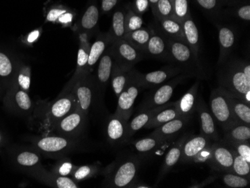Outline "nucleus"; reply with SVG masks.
I'll list each match as a JSON object with an SVG mask.
<instances>
[{"label": "nucleus", "mask_w": 250, "mask_h": 188, "mask_svg": "<svg viewBox=\"0 0 250 188\" xmlns=\"http://www.w3.org/2000/svg\"><path fill=\"white\" fill-rule=\"evenodd\" d=\"M140 160L135 154L120 155L109 164L102 174L104 176V186L106 188H132L138 179Z\"/></svg>", "instance_id": "nucleus-1"}, {"label": "nucleus", "mask_w": 250, "mask_h": 188, "mask_svg": "<svg viewBox=\"0 0 250 188\" xmlns=\"http://www.w3.org/2000/svg\"><path fill=\"white\" fill-rule=\"evenodd\" d=\"M246 61L247 60L230 59L229 57L218 66L217 73L219 87L243 102L246 94L250 92V80L246 77L244 72Z\"/></svg>", "instance_id": "nucleus-2"}, {"label": "nucleus", "mask_w": 250, "mask_h": 188, "mask_svg": "<svg viewBox=\"0 0 250 188\" xmlns=\"http://www.w3.org/2000/svg\"><path fill=\"white\" fill-rule=\"evenodd\" d=\"M32 143L42 155L53 159H59L71 153L85 150V144L81 141V137L48 134L34 137Z\"/></svg>", "instance_id": "nucleus-3"}, {"label": "nucleus", "mask_w": 250, "mask_h": 188, "mask_svg": "<svg viewBox=\"0 0 250 188\" xmlns=\"http://www.w3.org/2000/svg\"><path fill=\"white\" fill-rule=\"evenodd\" d=\"M169 57L171 64H175L182 69L185 74L199 79L205 77L203 68L199 57L196 56L186 42L175 39H168Z\"/></svg>", "instance_id": "nucleus-4"}, {"label": "nucleus", "mask_w": 250, "mask_h": 188, "mask_svg": "<svg viewBox=\"0 0 250 188\" xmlns=\"http://www.w3.org/2000/svg\"><path fill=\"white\" fill-rule=\"evenodd\" d=\"M77 109V100L73 92L58 96L45 110L43 127L50 134L54 126L64 116Z\"/></svg>", "instance_id": "nucleus-5"}, {"label": "nucleus", "mask_w": 250, "mask_h": 188, "mask_svg": "<svg viewBox=\"0 0 250 188\" xmlns=\"http://www.w3.org/2000/svg\"><path fill=\"white\" fill-rule=\"evenodd\" d=\"M73 93L77 100V109L88 116L95 101L98 103V92L92 74L81 77L73 86Z\"/></svg>", "instance_id": "nucleus-6"}, {"label": "nucleus", "mask_w": 250, "mask_h": 188, "mask_svg": "<svg viewBox=\"0 0 250 188\" xmlns=\"http://www.w3.org/2000/svg\"><path fill=\"white\" fill-rule=\"evenodd\" d=\"M210 108L212 116L223 130L237 123L233 116L227 94L223 88L218 86L211 91Z\"/></svg>", "instance_id": "nucleus-7"}, {"label": "nucleus", "mask_w": 250, "mask_h": 188, "mask_svg": "<svg viewBox=\"0 0 250 188\" xmlns=\"http://www.w3.org/2000/svg\"><path fill=\"white\" fill-rule=\"evenodd\" d=\"M190 75L187 74H180L176 77L157 87V89L153 91L147 98L143 101L139 107V112L144 111L146 109H152L157 106H162L169 102L177 85L183 83L185 80L190 78Z\"/></svg>", "instance_id": "nucleus-8"}, {"label": "nucleus", "mask_w": 250, "mask_h": 188, "mask_svg": "<svg viewBox=\"0 0 250 188\" xmlns=\"http://www.w3.org/2000/svg\"><path fill=\"white\" fill-rule=\"evenodd\" d=\"M88 116L76 109L64 116L53 127L50 134L65 137H81L88 124Z\"/></svg>", "instance_id": "nucleus-9"}, {"label": "nucleus", "mask_w": 250, "mask_h": 188, "mask_svg": "<svg viewBox=\"0 0 250 188\" xmlns=\"http://www.w3.org/2000/svg\"><path fill=\"white\" fill-rule=\"evenodd\" d=\"M138 72L139 71H136L134 77L126 85L123 91L117 98L118 105L115 114L127 123L130 120V116L133 113L135 101L140 92L144 89L137 79Z\"/></svg>", "instance_id": "nucleus-10"}, {"label": "nucleus", "mask_w": 250, "mask_h": 188, "mask_svg": "<svg viewBox=\"0 0 250 188\" xmlns=\"http://www.w3.org/2000/svg\"><path fill=\"white\" fill-rule=\"evenodd\" d=\"M115 64L116 61L110 43L100 59L97 67L96 74L93 75L100 102L102 100L104 94L111 81V77Z\"/></svg>", "instance_id": "nucleus-11"}, {"label": "nucleus", "mask_w": 250, "mask_h": 188, "mask_svg": "<svg viewBox=\"0 0 250 188\" xmlns=\"http://www.w3.org/2000/svg\"><path fill=\"white\" fill-rule=\"evenodd\" d=\"M116 64L121 67L133 68V66L143 60L145 54L125 39L111 43Z\"/></svg>", "instance_id": "nucleus-12"}, {"label": "nucleus", "mask_w": 250, "mask_h": 188, "mask_svg": "<svg viewBox=\"0 0 250 188\" xmlns=\"http://www.w3.org/2000/svg\"><path fill=\"white\" fill-rule=\"evenodd\" d=\"M210 161L208 165L217 172H231L236 153L220 140L211 143Z\"/></svg>", "instance_id": "nucleus-13"}, {"label": "nucleus", "mask_w": 250, "mask_h": 188, "mask_svg": "<svg viewBox=\"0 0 250 188\" xmlns=\"http://www.w3.org/2000/svg\"><path fill=\"white\" fill-rule=\"evenodd\" d=\"M183 71L180 67L175 64H171L170 65L165 66L161 69L146 73V74L138 72L137 79L144 89L156 88L173 77H176L178 74H183Z\"/></svg>", "instance_id": "nucleus-14"}, {"label": "nucleus", "mask_w": 250, "mask_h": 188, "mask_svg": "<svg viewBox=\"0 0 250 188\" xmlns=\"http://www.w3.org/2000/svg\"><path fill=\"white\" fill-rule=\"evenodd\" d=\"M151 37L146 46L145 56L163 62H170L168 39L154 24L150 26Z\"/></svg>", "instance_id": "nucleus-15"}, {"label": "nucleus", "mask_w": 250, "mask_h": 188, "mask_svg": "<svg viewBox=\"0 0 250 188\" xmlns=\"http://www.w3.org/2000/svg\"><path fill=\"white\" fill-rule=\"evenodd\" d=\"M90 47L91 44L88 42V35L82 32L80 35V46H79L78 53H77V67H76L75 72L69 82L66 84L59 96L71 92L76 82L81 77L87 75L85 70H86L87 63H88Z\"/></svg>", "instance_id": "nucleus-16"}, {"label": "nucleus", "mask_w": 250, "mask_h": 188, "mask_svg": "<svg viewBox=\"0 0 250 188\" xmlns=\"http://www.w3.org/2000/svg\"><path fill=\"white\" fill-rule=\"evenodd\" d=\"M106 140L112 146H120L127 143V122L116 114L109 116L106 122Z\"/></svg>", "instance_id": "nucleus-17"}, {"label": "nucleus", "mask_w": 250, "mask_h": 188, "mask_svg": "<svg viewBox=\"0 0 250 188\" xmlns=\"http://www.w3.org/2000/svg\"><path fill=\"white\" fill-rule=\"evenodd\" d=\"M30 174L40 181L43 185L54 188H79L78 183L68 176H62L54 172H49L41 166L39 167L30 171Z\"/></svg>", "instance_id": "nucleus-18"}, {"label": "nucleus", "mask_w": 250, "mask_h": 188, "mask_svg": "<svg viewBox=\"0 0 250 188\" xmlns=\"http://www.w3.org/2000/svg\"><path fill=\"white\" fill-rule=\"evenodd\" d=\"M196 111H197L199 114L200 121L201 135L206 137L211 141H219L220 139L214 118L201 98L198 100Z\"/></svg>", "instance_id": "nucleus-19"}, {"label": "nucleus", "mask_w": 250, "mask_h": 188, "mask_svg": "<svg viewBox=\"0 0 250 188\" xmlns=\"http://www.w3.org/2000/svg\"><path fill=\"white\" fill-rule=\"evenodd\" d=\"M218 37L220 54L217 65L220 66L229 58L235 47L237 40L236 30L231 26L220 25L218 26Z\"/></svg>", "instance_id": "nucleus-20"}, {"label": "nucleus", "mask_w": 250, "mask_h": 188, "mask_svg": "<svg viewBox=\"0 0 250 188\" xmlns=\"http://www.w3.org/2000/svg\"><path fill=\"white\" fill-rule=\"evenodd\" d=\"M212 141L204 136H191L184 143L182 147L180 163L181 164H189L191 160L200 152L202 150L211 145Z\"/></svg>", "instance_id": "nucleus-21"}, {"label": "nucleus", "mask_w": 250, "mask_h": 188, "mask_svg": "<svg viewBox=\"0 0 250 188\" xmlns=\"http://www.w3.org/2000/svg\"><path fill=\"white\" fill-rule=\"evenodd\" d=\"M199 81H196L186 94L175 102V109L181 117L191 119L196 111L198 103V92H199Z\"/></svg>", "instance_id": "nucleus-22"}, {"label": "nucleus", "mask_w": 250, "mask_h": 188, "mask_svg": "<svg viewBox=\"0 0 250 188\" xmlns=\"http://www.w3.org/2000/svg\"><path fill=\"white\" fill-rule=\"evenodd\" d=\"M174 104H175V102H168L162 106L140 112L139 114L136 115L131 121L127 123V138L128 140H130L136 132L145 127V126L149 123L151 119L159 112H161L165 108L173 106Z\"/></svg>", "instance_id": "nucleus-23"}, {"label": "nucleus", "mask_w": 250, "mask_h": 188, "mask_svg": "<svg viewBox=\"0 0 250 188\" xmlns=\"http://www.w3.org/2000/svg\"><path fill=\"white\" fill-rule=\"evenodd\" d=\"M189 135L185 134L182 136L178 142L175 143V145L170 148L169 151L166 155L164 164L161 167V170L159 172L158 176L157 179V184L161 182L164 177L173 169L174 167L178 164L181 159V152H182V147L184 143L188 139Z\"/></svg>", "instance_id": "nucleus-24"}, {"label": "nucleus", "mask_w": 250, "mask_h": 188, "mask_svg": "<svg viewBox=\"0 0 250 188\" xmlns=\"http://www.w3.org/2000/svg\"><path fill=\"white\" fill-rule=\"evenodd\" d=\"M110 44L109 36L107 33H100L96 40L94 42L90 47L88 53V60L87 63L86 74H92L95 69V65L98 64L100 59Z\"/></svg>", "instance_id": "nucleus-25"}, {"label": "nucleus", "mask_w": 250, "mask_h": 188, "mask_svg": "<svg viewBox=\"0 0 250 188\" xmlns=\"http://www.w3.org/2000/svg\"><path fill=\"white\" fill-rule=\"evenodd\" d=\"M134 68H127L121 67L115 64L111 77V84L112 89L114 91L116 96L119 97L125 87L130 82V80L134 77L136 73Z\"/></svg>", "instance_id": "nucleus-26"}, {"label": "nucleus", "mask_w": 250, "mask_h": 188, "mask_svg": "<svg viewBox=\"0 0 250 188\" xmlns=\"http://www.w3.org/2000/svg\"><path fill=\"white\" fill-rule=\"evenodd\" d=\"M154 26L168 39H175L186 42L182 24L173 18L155 20Z\"/></svg>", "instance_id": "nucleus-27"}, {"label": "nucleus", "mask_w": 250, "mask_h": 188, "mask_svg": "<svg viewBox=\"0 0 250 188\" xmlns=\"http://www.w3.org/2000/svg\"><path fill=\"white\" fill-rule=\"evenodd\" d=\"M189 120L190 119L189 118L184 117L172 119L168 123L156 127V130L151 133V135L157 136L165 140H168L183 130Z\"/></svg>", "instance_id": "nucleus-28"}, {"label": "nucleus", "mask_w": 250, "mask_h": 188, "mask_svg": "<svg viewBox=\"0 0 250 188\" xmlns=\"http://www.w3.org/2000/svg\"><path fill=\"white\" fill-rule=\"evenodd\" d=\"M223 137L220 141L226 144L250 141V125L235 123L223 130Z\"/></svg>", "instance_id": "nucleus-29"}, {"label": "nucleus", "mask_w": 250, "mask_h": 188, "mask_svg": "<svg viewBox=\"0 0 250 188\" xmlns=\"http://www.w3.org/2000/svg\"><path fill=\"white\" fill-rule=\"evenodd\" d=\"M100 12L98 5L95 2H91L85 9L80 21V28L83 33L89 35L95 32L98 27Z\"/></svg>", "instance_id": "nucleus-30"}, {"label": "nucleus", "mask_w": 250, "mask_h": 188, "mask_svg": "<svg viewBox=\"0 0 250 188\" xmlns=\"http://www.w3.org/2000/svg\"><path fill=\"white\" fill-rule=\"evenodd\" d=\"M126 13L127 9H119L112 15V24L110 29L107 32L110 43L125 39V36L127 34L125 28Z\"/></svg>", "instance_id": "nucleus-31"}, {"label": "nucleus", "mask_w": 250, "mask_h": 188, "mask_svg": "<svg viewBox=\"0 0 250 188\" xmlns=\"http://www.w3.org/2000/svg\"><path fill=\"white\" fill-rule=\"evenodd\" d=\"M184 36H185V42L188 46L190 47L193 53L199 57L200 53V37H199V29L196 26V23L192 20V17L185 20L182 22Z\"/></svg>", "instance_id": "nucleus-32"}, {"label": "nucleus", "mask_w": 250, "mask_h": 188, "mask_svg": "<svg viewBox=\"0 0 250 188\" xmlns=\"http://www.w3.org/2000/svg\"><path fill=\"white\" fill-rule=\"evenodd\" d=\"M234 119L237 123L250 125V105L226 92Z\"/></svg>", "instance_id": "nucleus-33"}, {"label": "nucleus", "mask_w": 250, "mask_h": 188, "mask_svg": "<svg viewBox=\"0 0 250 188\" xmlns=\"http://www.w3.org/2000/svg\"><path fill=\"white\" fill-rule=\"evenodd\" d=\"M41 154L36 148L35 149L23 150L17 154L15 160L20 167L32 171L42 166Z\"/></svg>", "instance_id": "nucleus-34"}, {"label": "nucleus", "mask_w": 250, "mask_h": 188, "mask_svg": "<svg viewBox=\"0 0 250 188\" xmlns=\"http://www.w3.org/2000/svg\"><path fill=\"white\" fill-rule=\"evenodd\" d=\"M151 35V28H141L127 33L125 39L145 54L146 46L149 41Z\"/></svg>", "instance_id": "nucleus-35"}, {"label": "nucleus", "mask_w": 250, "mask_h": 188, "mask_svg": "<svg viewBox=\"0 0 250 188\" xmlns=\"http://www.w3.org/2000/svg\"><path fill=\"white\" fill-rule=\"evenodd\" d=\"M165 141H167V140L151 134L149 137L136 140L132 145H133V148L136 150V152L144 155V154H149L151 151H154L155 148H158Z\"/></svg>", "instance_id": "nucleus-36"}, {"label": "nucleus", "mask_w": 250, "mask_h": 188, "mask_svg": "<svg viewBox=\"0 0 250 188\" xmlns=\"http://www.w3.org/2000/svg\"><path fill=\"white\" fill-rule=\"evenodd\" d=\"M174 105L169 106V107L165 108L161 112H159L151 119L149 123L145 126V127L147 129L156 128V127L168 123L169 121L172 120V119L181 117Z\"/></svg>", "instance_id": "nucleus-37"}, {"label": "nucleus", "mask_w": 250, "mask_h": 188, "mask_svg": "<svg viewBox=\"0 0 250 188\" xmlns=\"http://www.w3.org/2000/svg\"><path fill=\"white\" fill-rule=\"evenodd\" d=\"M11 104L15 105L17 109L24 113H30L33 107V104L27 92L21 88H17L15 93L11 94L10 96Z\"/></svg>", "instance_id": "nucleus-38"}, {"label": "nucleus", "mask_w": 250, "mask_h": 188, "mask_svg": "<svg viewBox=\"0 0 250 188\" xmlns=\"http://www.w3.org/2000/svg\"><path fill=\"white\" fill-rule=\"evenodd\" d=\"M101 172V168L98 165H84L77 167L71 177L77 183L88 180L96 176Z\"/></svg>", "instance_id": "nucleus-39"}, {"label": "nucleus", "mask_w": 250, "mask_h": 188, "mask_svg": "<svg viewBox=\"0 0 250 188\" xmlns=\"http://www.w3.org/2000/svg\"><path fill=\"white\" fill-rule=\"evenodd\" d=\"M206 15L213 20H217L222 15V5L220 0H194Z\"/></svg>", "instance_id": "nucleus-40"}, {"label": "nucleus", "mask_w": 250, "mask_h": 188, "mask_svg": "<svg viewBox=\"0 0 250 188\" xmlns=\"http://www.w3.org/2000/svg\"><path fill=\"white\" fill-rule=\"evenodd\" d=\"M173 19L182 23L183 21L192 17L189 11L188 0H172Z\"/></svg>", "instance_id": "nucleus-41"}, {"label": "nucleus", "mask_w": 250, "mask_h": 188, "mask_svg": "<svg viewBox=\"0 0 250 188\" xmlns=\"http://www.w3.org/2000/svg\"><path fill=\"white\" fill-rule=\"evenodd\" d=\"M57 160L58 161L53 166L51 172H54L57 175H62V176H69V175L71 176L73 172L77 168V166L74 165L71 160L66 156Z\"/></svg>", "instance_id": "nucleus-42"}, {"label": "nucleus", "mask_w": 250, "mask_h": 188, "mask_svg": "<svg viewBox=\"0 0 250 188\" xmlns=\"http://www.w3.org/2000/svg\"><path fill=\"white\" fill-rule=\"evenodd\" d=\"M223 184L228 188H245L250 185V179L233 172H224L222 176Z\"/></svg>", "instance_id": "nucleus-43"}, {"label": "nucleus", "mask_w": 250, "mask_h": 188, "mask_svg": "<svg viewBox=\"0 0 250 188\" xmlns=\"http://www.w3.org/2000/svg\"><path fill=\"white\" fill-rule=\"evenodd\" d=\"M152 14L155 20L173 18L172 0H158Z\"/></svg>", "instance_id": "nucleus-44"}, {"label": "nucleus", "mask_w": 250, "mask_h": 188, "mask_svg": "<svg viewBox=\"0 0 250 188\" xmlns=\"http://www.w3.org/2000/svg\"><path fill=\"white\" fill-rule=\"evenodd\" d=\"M143 16L138 15L132 9L131 7H127V13L125 17V28L126 33L137 30L143 27ZM126 34V35H127Z\"/></svg>", "instance_id": "nucleus-45"}, {"label": "nucleus", "mask_w": 250, "mask_h": 188, "mask_svg": "<svg viewBox=\"0 0 250 188\" xmlns=\"http://www.w3.org/2000/svg\"><path fill=\"white\" fill-rule=\"evenodd\" d=\"M233 173L245 177L250 179V164L247 162L242 157L235 154L234 162H233L232 171Z\"/></svg>", "instance_id": "nucleus-46"}, {"label": "nucleus", "mask_w": 250, "mask_h": 188, "mask_svg": "<svg viewBox=\"0 0 250 188\" xmlns=\"http://www.w3.org/2000/svg\"><path fill=\"white\" fill-rule=\"evenodd\" d=\"M236 7L232 8L231 11V15L236 18L245 22H250V5L249 0L244 2H240L235 4Z\"/></svg>", "instance_id": "nucleus-47"}, {"label": "nucleus", "mask_w": 250, "mask_h": 188, "mask_svg": "<svg viewBox=\"0 0 250 188\" xmlns=\"http://www.w3.org/2000/svg\"><path fill=\"white\" fill-rule=\"evenodd\" d=\"M17 83L19 88L25 92H29L31 84L30 68L29 67L25 66L21 68L17 78Z\"/></svg>", "instance_id": "nucleus-48"}, {"label": "nucleus", "mask_w": 250, "mask_h": 188, "mask_svg": "<svg viewBox=\"0 0 250 188\" xmlns=\"http://www.w3.org/2000/svg\"><path fill=\"white\" fill-rule=\"evenodd\" d=\"M226 144V143H225ZM231 147L234 152L242 157L247 162L250 164V142H243V143H231L226 144Z\"/></svg>", "instance_id": "nucleus-49"}, {"label": "nucleus", "mask_w": 250, "mask_h": 188, "mask_svg": "<svg viewBox=\"0 0 250 188\" xmlns=\"http://www.w3.org/2000/svg\"><path fill=\"white\" fill-rule=\"evenodd\" d=\"M14 67L8 55L0 52V77L6 78L13 74Z\"/></svg>", "instance_id": "nucleus-50"}, {"label": "nucleus", "mask_w": 250, "mask_h": 188, "mask_svg": "<svg viewBox=\"0 0 250 188\" xmlns=\"http://www.w3.org/2000/svg\"><path fill=\"white\" fill-rule=\"evenodd\" d=\"M210 146H209L207 148H206L205 149L201 151L194 158H192V159L191 160L189 164H209L210 161V156H211V153H210Z\"/></svg>", "instance_id": "nucleus-51"}, {"label": "nucleus", "mask_w": 250, "mask_h": 188, "mask_svg": "<svg viewBox=\"0 0 250 188\" xmlns=\"http://www.w3.org/2000/svg\"><path fill=\"white\" fill-rule=\"evenodd\" d=\"M150 3L148 0H134L131 8L136 13L143 16L149 9Z\"/></svg>", "instance_id": "nucleus-52"}, {"label": "nucleus", "mask_w": 250, "mask_h": 188, "mask_svg": "<svg viewBox=\"0 0 250 188\" xmlns=\"http://www.w3.org/2000/svg\"><path fill=\"white\" fill-rule=\"evenodd\" d=\"M67 9L63 8H53L49 11L47 15V21L49 22H53L56 23L58 21L59 18L63 15V14L67 12Z\"/></svg>", "instance_id": "nucleus-53"}, {"label": "nucleus", "mask_w": 250, "mask_h": 188, "mask_svg": "<svg viewBox=\"0 0 250 188\" xmlns=\"http://www.w3.org/2000/svg\"><path fill=\"white\" fill-rule=\"evenodd\" d=\"M119 0H101V9L102 14H109L116 6Z\"/></svg>", "instance_id": "nucleus-54"}, {"label": "nucleus", "mask_w": 250, "mask_h": 188, "mask_svg": "<svg viewBox=\"0 0 250 188\" xmlns=\"http://www.w3.org/2000/svg\"><path fill=\"white\" fill-rule=\"evenodd\" d=\"M217 177L216 175H212V176L208 177L206 180H204L203 182L201 183L196 184V185H192L189 186V188H202L204 187L207 186V185H210V184L213 183L214 181L217 180Z\"/></svg>", "instance_id": "nucleus-55"}, {"label": "nucleus", "mask_w": 250, "mask_h": 188, "mask_svg": "<svg viewBox=\"0 0 250 188\" xmlns=\"http://www.w3.org/2000/svg\"><path fill=\"white\" fill-rule=\"evenodd\" d=\"M72 20V14L67 12H65V13L63 14V15H62L60 18H59L58 22H60V23H62V24L67 25L71 23Z\"/></svg>", "instance_id": "nucleus-56"}, {"label": "nucleus", "mask_w": 250, "mask_h": 188, "mask_svg": "<svg viewBox=\"0 0 250 188\" xmlns=\"http://www.w3.org/2000/svg\"><path fill=\"white\" fill-rule=\"evenodd\" d=\"M222 5H234L239 2V0H220Z\"/></svg>", "instance_id": "nucleus-57"}, {"label": "nucleus", "mask_w": 250, "mask_h": 188, "mask_svg": "<svg viewBox=\"0 0 250 188\" xmlns=\"http://www.w3.org/2000/svg\"><path fill=\"white\" fill-rule=\"evenodd\" d=\"M132 188H150L151 187H150L149 185H146V184L141 183V182H138V181H136V182L133 184Z\"/></svg>", "instance_id": "nucleus-58"}, {"label": "nucleus", "mask_w": 250, "mask_h": 188, "mask_svg": "<svg viewBox=\"0 0 250 188\" xmlns=\"http://www.w3.org/2000/svg\"><path fill=\"white\" fill-rule=\"evenodd\" d=\"M38 36H39V32H38V31H35V32H32V33L29 35V38H28V42H34V41L37 39Z\"/></svg>", "instance_id": "nucleus-59"}, {"label": "nucleus", "mask_w": 250, "mask_h": 188, "mask_svg": "<svg viewBox=\"0 0 250 188\" xmlns=\"http://www.w3.org/2000/svg\"><path fill=\"white\" fill-rule=\"evenodd\" d=\"M150 3V8H151V12H154V8H155L156 4H157L158 0H148Z\"/></svg>", "instance_id": "nucleus-60"}, {"label": "nucleus", "mask_w": 250, "mask_h": 188, "mask_svg": "<svg viewBox=\"0 0 250 188\" xmlns=\"http://www.w3.org/2000/svg\"><path fill=\"white\" fill-rule=\"evenodd\" d=\"M2 134H1V133H0V146H1V144H2Z\"/></svg>", "instance_id": "nucleus-61"}]
</instances>
